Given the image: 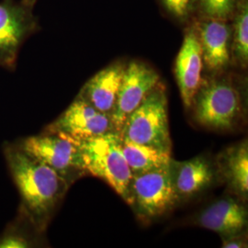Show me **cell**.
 I'll return each instance as SVG.
<instances>
[{"mask_svg":"<svg viewBox=\"0 0 248 248\" xmlns=\"http://www.w3.org/2000/svg\"><path fill=\"white\" fill-rule=\"evenodd\" d=\"M239 0H200L201 9L208 18L227 19L237 8Z\"/></svg>","mask_w":248,"mask_h":248,"instance_id":"obj_18","label":"cell"},{"mask_svg":"<svg viewBox=\"0 0 248 248\" xmlns=\"http://www.w3.org/2000/svg\"><path fill=\"white\" fill-rule=\"evenodd\" d=\"M197 31L207 69L213 73L224 71L231 62L232 28L224 19L208 18Z\"/></svg>","mask_w":248,"mask_h":248,"instance_id":"obj_13","label":"cell"},{"mask_svg":"<svg viewBox=\"0 0 248 248\" xmlns=\"http://www.w3.org/2000/svg\"><path fill=\"white\" fill-rule=\"evenodd\" d=\"M194 0H162L166 9L177 18H185L189 13Z\"/></svg>","mask_w":248,"mask_h":248,"instance_id":"obj_19","label":"cell"},{"mask_svg":"<svg viewBox=\"0 0 248 248\" xmlns=\"http://www.w3.org/2000/svg\"><path fill=\"white\" fill-rule=\"evenodd\" d=\"M222 248H248V235L244 232L231 234L222 237Z\"/></svg>","mask_w":248,"mask_h":248,"instance_id":"obj_20","label":"cell"},{"mask_svg":"<svg viewBox=\"0 0 248 248\" xmlns=\"http://www.w3.org/2000/svg\"><path fill=\"white\" fill-rule=\"evenodd\" d=\"M122 150L133 176L168 166L171 153L131 142L121 137Z\"/></svg>","mask_w":248,"mask_h":248,"instance_id":"obj_16","label":"cell"},{"mask_svg":"<svg viewBox=\"0 0 248 248\" xmlns=\"http://www.w3.org/2000/svg\"><path fill=\"white\" fill-rule=\"evenodd\" d=\"M233 28L232 29L231 56L236 64L247 68L248 62V0H240L237 4Z\"/></svg>","mask_w":248,"mask_h":248,"instance_id":"obj_17","label":"cell"},{"mask_svg":"<svg viewBox=\"0 0 248 248\" xmlns=\"http://www.w3.org/2000/svg\"><path fill=\"white\" fill-rule=\"evenodd\" d=\"M248 209L237 197L226 196L216 200L196 216L194 224L216 232L222 237L247 229Z\"/></svg>","mask_w":248,"mask_h":248,"instance_id":"obj_11","label":"cell"},{"mask_svg":"<svg viewBox=\"0 0 248 248\" xmlns=\"http://www.w3.org/2000/svg\"><path fill=\"white\" fill-rule=\"evenodd\" d=\"M20 150L53 169L67 181L87 174L78 146L62 134L47 132L29 137L22 142Z\"/></svg>","mask_w":248,"mask_h":248,"instance_id":"obj_6","label":"cell"},{"mask_svg":"<svg viewBox=\"0 0 248 248\" xmlns=\"http://www.w3.org/2000/svg\"><path fill=\"white\" fill-rule=\"evenodd\" d=\"M7 158L28 209L37 220L45 221L62 200L68 181L20 149L9 150Z\"/></svg>","mask_w":248,"mask_h":248,"instance_id":"obj_1","label":"cell"},{"mask_svg":"<svg viewBox=\"0 0 248 248\" xmlns=\"http://www.w3.org/2000/svg\"><path fill=\"white\" fill-rule=\"evenodd\" d=\"M35 1H36V0H35Z\"/></svg>","mask_w":248,"mask_h":248,"instance_id":"obj_22","label":"cell"},{"mask_svg":"<svg viewBox=\"0 0 248 248\" xmlns=\"http://www.w3.org/2000/svg\"><path fill=\"white\" fill-rule=\"evenodd\" d=\"M203 67L202 52L196 29L187 31L175 63V75L181 98L186 108H190L200 88Z\"/></svg>","mask_w":248,"mask_h":248,"instance_id":"obj_12","label":"cell"},{"mask_svg":"<svg viewBox=\"0 0 248 248\" xmlns=\"http://www.w3.org/2000/svg\"><path fill=\"white\" fill-rule=\"evenodd\" d=\"M178 203L170 163L161 169L133 176L129 205L142 222L149 223L159 219Z\"/></svg>","mask_w":248,"mask_h":248,"instance_id":"obj_5","label":"cell"},{"mask_svg":"<svg viewBox=\"0 0 248 248\" xmlns=\"http://www.w3.org/2000/svg\"><path fill=\"white\" fill-rule=\"evenodd\" d=\"M218 180L232 195L247 202L248 197V142L247 139L221 151L214 160Z\"/></svg>","mask_w":248,"mask_h":248,"instance_id":"obj_14","label":"cell"},{"mask_svg":"<svg viewBox=\"0 0 248 248\" xmlns=\"http://www.w3.org/2000/svg\"><path fill=\"white\" fill-rule=\"evenodd\" d=\"M35 0L0 2V63L14 60L19 46L34 32L38 20L33 13Z\"/></svg>","mask_w":248,"mask_h":248,"instance_id":"obj_7","label":"cell"},{"mask_svg":"<svg viewBox=\"0 0 248 248\" xmlns=\"http://www.w3.org/2000/svg\"><path fill=\"white\" fill-rule=\"evenodd\" d=\"M191 107L198 124L217 132L237 128L245 116L240 89L228 78L202 80Z\"/></svg>","mask_w":248,"mask_h":248,"instance_id":"obj_2","label":"cell"},{"mask_svg":"<svg viewBox=\"0 0 248 248\" xmlns=\"http://www.w3.org/2000/svg\"><path fill=\"white\" fill-rule=\"evenodd\" d=\"M125 66L123 62H117L103 68L85 84L78 95L100 112L111 117Z\"/></svg>","mask_w":248,"mask_h":248,"instance_id":"obj_15","label":"cell"},{"mask_svg":"<svg viewBox=\"0 0 248 248\" xmlns=\"http://www.w3.org/2000/svg\"><path fill=\"white\" fill-rule=\"evenodd\" d=\"M29 247L26 240L16 235H10L0 241V248H25Z\"/></svg>","mask_w":248,"mask_h":248,"instance_id":"obj_21","label":"cell"},{"mask_svg":"<svg viewBox=\"0 0 248 248\" xmlns=\"http://www.w3.org/2000/svg\"><path fill=\"white\" fill-rule=\"evenodd\" d=\"M170 166L179 202L195 198L219 181L214 161L206 155L183 162L171 159Z\"/></svg>","mask_w":248,"mask_h":248,"instance_id":"obj_10","label":"cell"},{"mask_svg":"<svg viewBox=\"0 0 248 248\" xmlns=\"http://www.w3.org/2000/svg\"><path fill=\"white\" fill-rule=\"evenodd\" d=\"M168 105L166 89L159 82L128 116L120 132L121 137L171 153Z\"/></svg>","mask_w":248,"mask_h":248,"instance_id":"obj_4","label":"cell"},{"mask_svg":"<svg viewBox=\"0 0 248 248\" xmlns=\"http://www.w3.org/2000/svg\"><path fill=\"white\" fill-rule=\"evenodd\" d=\"M112 131L115 130L111 117L100 112L79 95L47 128L49 133H59L72 139L96 137Z\"/></svg>","mask_w":248,"mask_h":248,"instance_id":"obj_9","label":"cell"},{"mask_svg":"<svg viewBox=\"0 0 248 248\" xmlns=\"http://www.w3.org/2000/svg\"><path fill=\"white\" fill-rule=\"evenodd\" d=\"M160 82L159 75L144 62L132 61L126 64L111 121L120 133L126 119Z\"/></svg>","mask_w":248,"mask_h":248,"instance_id":"obj_8","label":"cell"},{"mask_svg":"<svg viewBox=\"0 0 248 248\" xmlns=\"http://www.w3.org/2000/svg\"><path fill=\"white\" fill-rule=\"evenodd\" d=\"M72 140L79 148L87 173L104 180L130 204L133 175L122 150L120 133L112 131L96 137Z\"/></svg>","mask_w":248,"mask_h":248,"instance_id":"obj_3","label":"cell"}]
</instances>
